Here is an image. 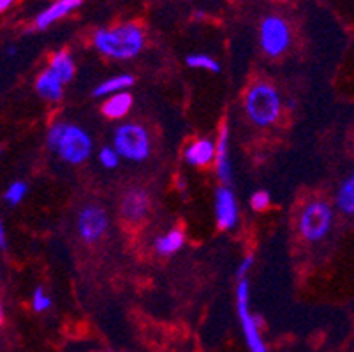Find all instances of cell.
<instances>
[{"label": "cell", "instance_id": "6da1fadb", "mask_svg": "<svg viewBox=\"0 0 354 352\" xmlns=\"http://www.w3.org/2000/svg\"><path fill=\"white\" fill-rule=\"evenodd\" d=\"M94 44L102 55L115 60H129L141 51L145 44V35L138 25L125 24L115 28H102L94 35Z\"/></svg>", "mask_w": 354, "mask_h": 352}, {"label": "cell", "instance_id": "7a4b0ae2", "mask_svg": "<svg viewBox=\"0 0 354 352\" xmlns=\"http://www.w3.org/2000/svg\"><path fill=\"white\" fill-rule=\"evenodd\" d=\"M245 109L252 124L257 127H270L281 116V93L270 83H256L247 92Z\"/></svg>", "mask_w": 354, "mask_h": 352}, {"label": "cell", "instance_id": "3957f363", "mask_svg": "<svg viewBox=\"0 0 354 352\" xmlns=\"http://www.w3.org/2000/svg\"><path fill=\"white\" fill-rule=\"evenodd\" d=\"M335 212L331 205L323 199H315L305 205L298 219V231L310 243L324 240L333 225Z\"/></svg>", "mask_w": 354, "mask_h": 352}, {"label": "cell", "instance_id": "277c9868", "mask_svg": "<svg viewBox=\"0 0 354 352\" xmlns=\"http://www.w3.org/2000/svg\"><path fill=\"white\" fill-rule=\"evenodd\" d=\"M113 150L117 151L118 157L134 160V163L148 159L152 143H150L147 129L138 124L120 125L113 136Z\"/></svg>", "mask_w": 354, "mask_h": 352}, {"label": "cell", "instance_id": "5b68a950", "mask_svg": "<svg viewBox=\"0 0 354 352\" xmlns=\"http://www.w3.org/2000/svg\"><path fill=\"white\" fill-rule=\"evenodd\" d=\"M92 140L82 127L73 124H62L59 141L53 150L69 164H82L90 157L92 151Z\"/></svg>", "mask_w": 354, "mask_h": 352}, {"label": "cell", "instance_id": "8992f818", "mask_svg": "<svg viewBox=\"0 0 354 352\" xmlns=\"http://www.w3.org/2000/svg\"><path fill=\"white\" fill-rule=\"evenodd\" d=\"M236 308L238 317H240L241 329H243V337H245L247 347L250 352H268L265 342L261 338L259 328H257V321L249 308V280H240L236 289Z\"/></svg>", "mask_w": 354, "mask_h": 352}, {"label": "cell", "instance_id": "52a82bcc", "mask_svg": "<svg viewBox=\"0 0 354 352\" xmlns=\"http://www.w3.org/2000/svg\"><path fill=\"white\" fill-rule=\"evenodd\" d=\"M259 43L268 57H279L284 53L291 43L288 24L279 16H268L263 19L259 28Z\"/></svg>", "mask_w": 354, "mask_h": 352}, {"label": "cell", "instance_id": "ba28073f", "mask_svg": "<svg viewBox=\"0 0 354 352\" xmlns=\"http://www.w3.org/2000/svg\"><path fill=\"white\" fill-rule=\"evenodd\" d=\"M109 228L108 213L97 205H86L78 215V232L83 241L95 243L106 234Z\"/></svg>", "mask_w": 354, "mask_h": 352}, {"label": "cell", "instance_id": "9c48e42d", "mask_svg": "<svg viewBox=\"0 0 354 352\" xmlns=\"http://www.w3.org/2000/svg\"><path fill=\"white\" fill-rule=\"evenodd\" d=\"M150 194L141 187H133L122 196L120 201V213L122 217L129 222H140L147 217V213L150 212Z\"/></svg>", "mask_w": 354, "mask_h": 352}, {"label": "cell", "instance_id": "30bf717a", "mask_svg": "<svg viewBox=\"0 0 354 352\" xmlns=\"http://www.w3.org/2000/svg\"><path fill=\"white\" fill-rule=\"evenodd\" d=\"M215 219L224 231L233 229L238 222V203L230 187H218L215 192Z\"/></svg>", "mask_w": 354, "mask_h": 352}, {"label": "cell", "instance_id": "8fae6325", "mask_svg": "<svg viewBox=\"0 0 354 352\" xmlns=\"http://www.w3.org/2000/svg\"><path fill=\"white\" fill-rule=\"evenodd\" d=\"M83 4V0H57L55 4H51L50 8L44 9L41 15H37L35 18V27L39 30H44V28L50 27L51 24H55L57 19L64 18L69 12H73L74 9H78L80 6Z\"/></svg>", "mask_w": 354, "mask_h": 352}, {"label": "cell", "instance_id": "7c38bea8", "mask_svg": "<svg viewBox=\"0 0 354 352\" xmlns=\"http://www.w3.org/2000/svg\"><path fill=\"white\" fill-rule=\"evenodd\" d=\"M230 131L227 125L221 129V136H218V143L215 147V167H217V174L221 182L230 183L231 182V166H230Z\"/></svg>", "mask_w": 354, "mask_h": 352}, {"label": "cell", "instance_id": "4fadbf2b", "mask_svg": "<svg viewBox=\"0 0 354 352\" xmlns=\"http://www.w3.org/2000/svg\"><path fill=\"white\" fill-rule=\"evenodd\" d=\"M214 155L215 145L210 140H198L187 147V150H185V160L191 166L203 167L208 166L214 160Z\"/></svg>", "mask_w": 354, "mask_h": 352}, {"label": "cell", "instance_id": "5bb4252c", "mask_svg": "<svg viewBox=\"0 0 354 352\" xmlns=\"http://www.w3.org/2000/svg\"><path fill=\"white\" fill-rule=\"evenodd\" d=\"M62 82H60L59 77L55 76L50 69L43 71L37 77V83H35V90L39 93L43 99L51 102H57L62 99L64 95V89H62Z\"/></svg>", "mask_w": 354, "mask_h": 352}, {"label": "cell", "instance_id": "9a60e30c", "mask_svg": "<svg viewBox=\"0 0 354 352\" xmlns=\"http://www.w3.org/2000/svg\"><path fill=\"white\" fill-rule=\"evenodd\" d=\"M131 106H133V95H131V93H113V95L109 97L108 101L102 104V113H104L108 118H111V120H118V118H124V116L127 115Z\"/></svg>", "mask_w": 354, "mask_h": 352}, {"label": "cell", "instance_id": "2e32d148", "mask_svg": "<svg viewBox=\"0 0 354 352\" xmlns=\"http://www.w3.org/2000/svg\"><path fill=\"white\" fill-rule=\"evenodd\" d=\"M48 69H50L55 76L59 77L60 82H62V85L64 83H69L74 77V73H76L73 57H71L67 51H59V53H55Z\"/></svg>", "mask_w": 354, "mask_h": 352}, {"label": "cell", "instance_id": "e0dca14e", "mask_svg": "<svg viewBox=\"0 0 354 352\" xmlns=\"http://www.w3.org/2000/svg\"><path fill=\"white\" fill-rule=\"evenodd\" d=\"M185 243V237L180 229H171L164 237H159L156 240V250L159 256H173Z\"/></svg>", "mask_w": 354, "mask_h": 352}, {"label": "cell", "instance_id": "ac0fdd59", "mask_svg": "<svg viewBox=\"0 0 354 352\" xmlns=\"http://www.w3.org/2000/svg\"><path fill=\"white\" fill-rule=\"evenodd\" d=\"M134 77L131 74H118V76L109 77L106 82H102L97 89L94 90V95L102 97V95H109V93H120L125 92L129 86H133Z\"/></svg>", "mask_w": 354, "mask_h": 352}, {"label": "cell", "instance_id": "d6986e66", "mask_svg": "<svg viewBox=\"0 0 354 352\" xmlns=\"http://www.w3.org/2000/svg\"><path fill=\"white\" fill-rule=\"evenodd\" d=\"M337 206L340 212L353 215L354 213V178L349 176L342 182L339 192H337Z\"/></svg>", "mask_w": 354, "mask_h": 352}, {"label": "cell", "instance_id": "ffe728a7", "mask_svg": "<svg viewBox=\"0 0 354 352\" xmlns=\"http://www.w3.org/2000/svg\"><path fill=\"white\" fill-rule=\"evenodd\" d=\"M185 62H187V66L192 67V69H207L212 71V73H218V71H221V66L215 62L214 58L208 57V55H189V57L185 58Z\"/></svg>", "mask_w": 354, "mask_h": 352}, {"label": "cell", "instance_id": "44dd1931", "mask_svg": "<svg viewBox=\"0 0 354 352\" xmlns=\"http://www.w3.org/2000/svg\"><path fill=\"white\" fill-rule=\"evenodd\" d=\"M27 196V183L25 182H15L9 185V189L6 190V203H9L11 206H16L18 203H21V199Z\"/></svg>", "mask_w": 354, "mask_h": 352}, {"label": "cell", "instance_id": "7402d4cb", "mask_svg": "<svg viewBox=\"0 0 354 352\" xmlns=\"http://www.w3.org/2000/svg\"><path fill=\"white\" fill-rule=\"evenodd\" d=\"M50 306L51 298L41 289V287H37V289L34 290V296H32V308H34L35 312H46V310H50Z\"/></svg>", "mask_w": 354, "mask_h": 352}, {"label": "cell", "instance_id": "603a6c76", "mask_svg": "<svg viewBox=\"0 0 354 352\" xmlns=\"http://www.w3.org/2000/svg\"><path fill=\"white\" fill-rule=\"evenodd\" d=\"M99 160H101V164L104 167L113 169V167L118 166V154L113 150V148L104 147L101 150V154H99Z\"/></svg>", "mask_w": 354, "mask_h": 352}, {"label": "cell", "instance_id": "cb8c5ba5", "mask_svg": "<svg viewBox=\"0 0 354 352\" xmlns=\"http://www.w3.org/2000/svg\"><path fill=\"white\" fill-rule=\"evenodd\" d=\"M250 206L256 212H261V210H266L270 206V196L266 190H257L254 192V196L250 198Z\"/></svg>", "mask_w": 354, "mask_h": 352}, {"label": "cell", "instance_id": "d4e9b609", "mask_svg": "<svg viewBox=\"0 0 354 352\" xmlns=\"http://www.w3.org/2000/svg\"><path fill=\"white\" fill-rule=\"evenodd\" d=\"M252 264H254V257L252 256H247L245 259L241 261L240 266H238V270H236V277H238V279H240V280L245 279L247 273H249L250 268H252Z\"/></svg>", "mask_w": 354, "mask_h": 352}, {"label": "cell", "instance_id": "484cf974", "mask_svg": "<svg viewBox=\"0 0 354 352\" xmlns=\"http://www.w3.org/2000/svg\"><path fill=\"white\" fill-rule=\"evenodd\" d=\"M0 248H8V238H6L4 225H2V221H0Z\"/></svg>", "mask_w": 354, "mask_h": 352}, {"label": "cell", "instance_id": "4316f807", "mask_svg": "<svg viewBox=\"0 0 354 352\" xmlns=\"http://www.w3.org/2000/svg\"><path fill=\"white\" fill-rule=\"evenodd\" d=\"M15 4V0H0V12H4L6 9H9Z\"/></svg>", "mask_w": 354, "mask_h": 352}, {"label": "cell", "instance_id": "83f0119b", "mask_svg": "<svg viewBox=\"0 0 354 352\" xmlns=\"http://www.w3.org/2000/svg\"><path fill=\"white\" fill-rule=\"evenodd\" d=\"M4 326V306H2V302H0V329Z\"/></svg>", "mask_w": 354, "mask_h": 352}]
</instances>
